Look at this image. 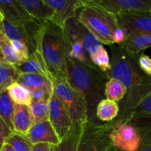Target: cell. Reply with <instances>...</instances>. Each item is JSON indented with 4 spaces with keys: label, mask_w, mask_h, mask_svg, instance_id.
I'll use <instances>...</instances> for the list:
<instances>
[{
    "label": "cell",
    "mask_w": 151,
    "mask_h": 151,
    "mask_svg": "<svg viewBox=\"0 0 151 151\" xmlns=\"http://www.w3.org/2000/svg\"><path fill=\"white\" fill-rule=\"evenodd\" d=\"M138 65L140 69L148 76L151 77V58L147 55H142L139 57Z\"/></svg>",
    "instance_id": "obj_32"
},
{
    "label": "cell",
    "mask_w": 151,
    "mask_h": 151,
    "mask_svg": "<svg viewBox=\"0 0 151 151\" xmlns=\"http://www.w3.org/2000/svg\"><path fill=\"white\" fill-rule=\"evenodd\" d=\"M0 47L6 60L10 64L17 67L24 62L14 48L11 41L2 32L0 33Z\"/></svg>",
    "instance_id": "obj_23"
},
{
    "label": "cell",
    "mask_w": 151,
    "mask_h": 151,
    "mask_svg": "<svg viewBox=\"0 0 151 151\" xmlns=\"http://www.w3.org/2000/svg\"><path fill=\"white\" fill-rule=\"evenodd\" d=\"M118 27H122L127 32H143L151 33V13H125L115 16Z\"/></svg>",
    "instance_id": "obj_12"
},
{
    "label": "cell",
    "mask_w": 151,
    "mask_h": 151,
    "mask_svg": "<svg viewBox=\"0 0 151 151\" xmlns=\"http://www.w3.org/2000/svg\"><path fill=\"white\" fill-rule=\"evenodd\" d=\"M128 89L122 83L114 78H110L106 83L105 96L106 99L117 102L122 100L126 94Z\"/></svg>",
    "instance_id": "obj_26"
},
{
    "label": "cell",
    "mask_w": 151,
    "mask_h": 151,
    "mask_svg": "<svg viewBox=\"0 0 151 151\" xmlns=\"http://www.w3.org/2000/svg\"><path fill=\"white\" fill-rule=\"evenodd\" d=\"M49 102L32 101L29 106L33 116L34 124L49 121L50 119Z\"/></svg>",
    "instance_id": "obj_27"
},
{
    "label": "cell",
    "mask_w": 151,
    "mask_h": 151,
    "mask_svg": "<svg viewBox=\"0 0 151 151\" xmlns=\"http://www.w3.org/2000/svg\"><path fill=\"white\" fill-rule=\"evenodd\" d=\"M0 10L4 19L18 27H24L33 21V17L18 0H0Z\"/></svg>",
    "instance_id": "obj_13"
},
{
    "label": "cell",
    "mask_w": 151,
    "mask_h": 151,
    "mask_svg": "<svg viewBox=\"0 0 151 151\" xmlns=\"http://www.w3.org/2000/svg\"><path fill=\"white\" fill-rule=\"evenodd\" d=\"M7 91L10 98L14 102L15 104L29 106L32 103L30 91L17 82L9 86Z\"/></svg>",
    "instance_id": "obj_24"
},
{
    "label": "cell",
    "mask_w": 151,
    "mask_h": 151,
    "mask_svg": "<svg viewBox=\"0 0 151 151\" xmlns=\"http://www.w3.org/2000/svg\"><path fill=\"white\" fill-rule=\"evenodd\" d=\"M52 86L53 94L61 101L67 110L73 123L89 122L88 106L85 97L75 89L68 82L67 78L49 75Z\"/></svg>",
    "instance_id": "obj_4"
},
{
    "label": "cell",
    "mask_w": 151,
    "mask_h": 151,
    "mask_svg": "<svg viewBox=\"0 0 151 151\" xmlns=\"http://www.w3.org/2000/svg\"><path fill=\"white\" fill-rule=\"evenodd\" d=\"M18 83L32 91L36 89H52V86L48 77L40 74L19 73Z\"/></svg>",
    "instance_id": "obj_19"
},
{
    "label": "cell",
    "mask_w": 151,
    "mask_h": 151,
    "mask_svg": "<svg viewBox=\"0 0 151 151\" xmlns=\"http://www.w3.org/2000/svg\"><path fill=\"white\" fill-rule=\"evenodd\" d=\"M119 113L117 103L109 99H103L98 103L96 109V114L100 120L109 122L113 120Z\"/></svg>",
    "instance_id": "obj_22"
},
{
    "label": "cell",
    "mask_w": 151,
    "mask_h": 151,
    "mask_svg": "<svg viewBox=\"0 0 151 151\" xmlns=\"http://www.w3.org/2000/svg\"><path fill=\"white\" fill-rule=\"evenodd\" d=\"M7 60H6L5 57H4V54L2 52V50H1V47H0V63H7Z\"/></svg>",
    "instance_id": "obj_37"
},
{
    "label": "cell",
    "mask_w": 151,
    "mask_h": 151,
    "mask_svg": "<svg viewBox=\"0 0 151 151\" xmlns=\"http://www.w3.org/2000/svg\"><path fill=\"white\" fill-rule=\"evenodd\" d=\"M5 143L10 145L16 151H31L32 147V144L26 136L16 132L12 133Z\"/></svg>",
    "instance_id": "obj_29"
},
{
    "label": "cell",
    "mask_w": 151,
    "mask_h": 151,
    "mask_svg": "<svg viewBox=\"0 0 151 151\" xmlns=\"http://www.w3.org/2000/svg\"><path fill=\"white\" fill-rule=\"evenodd\" d=\"M109 137L112 146L120 151H138L142 143L141 132L128 123L114 125Z\"/></svg>",
    "instance_id": "obj_7"
},
{
    "label": "cell",
    "mask_w": 151,
    "mask_h": 151,
    "mask_svg": "<svg viewBox=\"0 0 151 151\" xmlns=\"http://www.w3.org/2000/svg\"><path fill=\"white\" fill-rule=\"evenodd\" d=\"M12 133H13V131L8 128L5 122L0 116V150L5 143L7 139L8 138L9 136Z\"/></svg>",
    "instance_id": "obj_33"
},
{
    "label": "cell",
    "mask_w": 151,
    "mask_h": 151,
    "mask_svg": "<svg viewBox=\"0 0 151 151\" xmlns=\"http://www.w3.org/2000/svg\"><path fill=\"white\" fill-rule=\"evenodd\" d=\"M50 119L52 126L60 139H63L70 132L73 122L63 103L55 95H52L49 102Z\"/></svg>",
    "instance_id": "obj_10"
},
{
    "label": "cell",
    "mask_w": 151,
    "mask_h": 151,
    "mask_svg": "<svg viewBox=\"0 0 151 151\" xmlns=\"http://www.w3.org/2000/svg\"><path fill=\"white\" fill-rule=\"evenodd\" d=\"M52 146L49 143H36L32 145L31 151H51Z\"/></svg>",
    "instance_id": "obj_35"
},
{
    "label": "cell",
    "mask_w": 151,
    "mask_h": 151,
    "mask_svg": "<svg viewBox=\"0 0 151 151\" xmlns=\"http://www.w3.org/2000/svg\"><path fill=\"white\" fill-rule=\"evenodd\" d=\"M23 6L24 8L28 12L34 19L38 20L47 22L50 21L55 13V10L44 0H18Z\"/></svg>",
    "instance_id": "obj_18"
},
{
    "label": "cell",
    "mask_w": 151,
    "mask_h": 151,
    "mask_svg": "<svg viewBox=\"0 0 151 151\" xmlns=\"http://www.w3.org/2000/svg\"><path fill=\"white\" fill-rule=\"evenodd\" d=\"M4 16H3L2 13H1V10H0V26H1V24H2V22H3V21H4Z\"/></svg>",
    "instance_id": "obj_38"
},
{
    "label": "cell",
    "mask_w": 151,
    "mask_h": 151,
    "mask_svg": "<svg viewBox=\"0 0 151 151\" xmlns=\"http://www.w3.org/2000/svg\"><path fill=\"white\" fill-rule=\"evenodd\" d=\"M107 126L91 125L88 122L86 126L82 140L78 151H109L111 148Z\"/></svg>",
    "instance_id": "obj_8"
},
{
    "label": "cell",
    "mask_w": 151,
    "mask_h": 151,
    "mask_svg": "<svg viewBox=\"0 0 151 151\" xmlns=\"http://www.w3.org/2000/svg\"><path fill=\"white\" fill-rule=\"evenodd\" d=\"M134 116L151 119V91L139 100L134 107Z\"/></svg>",
    "instance_id": "obj_30"
},
{
    "label": "cell",
    "mask_w": 151,
    "mask_h": 151,
    "mask_svg": "<svg viewBox=\"0 0 151 151\" xmlns=\"http://www.w3.org/2000/svg\"><path fill=\"white\" fill-rule=\"evenodd\" d=\"M110 71L106 73L107 78L118 80L126 86L128 91H132V97L136 105L142 98L151 91V77L140 69L138 61L134 55L124 49L113 48Z\"/></svg>",
    "instance_id": "obj_2"
},
{
    "label": "cell",
    "mask_w": 151,
    "mask_h": 151,
    "mask_svg": "<svg viewBox=\"0 0 151 151\" xmlns=\"http://www.w3.org/2000/svg\"><path fill=\"white\" fill-rule=\"evenodd\" d=\"M128 32L122 29V27H118L114 31L113 35V44H123L126 38Z\"/></svg>",
    "instance_id": "obj_34"
},
{
    "label": "cell",
    "mask_w": 151,
    "mask_h": 151,
    "mask_svg": "<svg viewBox=\"0 0 151 151\" xmlns=\"http://www.w3.org/2000/svg\"><path fill=\"white\" fill-rule=\"evenodd\" d=\"M32 101L35 102H49L53 94L52 89H36L30 91Z\"/></svg>",
    "instance_id": "obj_31"
},
{
    "label": "cell",
    "mask_w": 151,
    "mask_h": 151,
    "mask_svg": "<svg viewBox=\"0 0 151 151\" xmlns=\"http://www.w3.org/2000/svg\"><path fill=\"white\" fill-rule=\"evenodd\" d=\"M13 124L14 132L27 136L34 124L33 116L29 106L15 104Z\"/></svg>",
    "instance_id": "obj_16"
},
{
    "label": "cell",
    "mask_w": 151,
    "mask_h": 151,
    "mask_svg": "<svg viewBox=\"0 0 151 151\" xmlns=\"http://www.w3.org/2000/svg\"><path fill=\"white\" fill-rule=\"evenodd\" d=\"M14 110L15 103L10 98L7 89L1 91L0 92V116L13 132H14L13 124Z\"/></svg>",
    "instance_id": "obj_21"
},
{
    "label": "cell",
    "mask_w": 151,
    "mask_h": 151,
    "mask_svg": "<svg viewBox=\"0 0 151 151\" xmlns=\"http://www.w3.org/2000/svg\"><path fill=\"white\" fill-rule=\"evenodd\" d=\"M26 137L32 145L49 143L52 145H56L61 142L50 121L33 124Z\"/></svg>",
    "instance_id": "obj_14"
},
{
    "label": "cell",
    "mask_w": 151,
    "mask_h": 151,
    "mask_svg": "<svg viewBox=\"0 0 151 151\" xmlns=\"http://www.w3.org/2000/svg\"><path fill=\"white\" fill-rule=\"evenodd\" d=\"M83 7H94L114 16L140 12H151V0H82Z\"/></svg>",
    "instance_id": "obj_6"
},
{
    "label": "cell",
    "mask_w": 151,
    "mask_h": 151,
    "mask_svg": "<svg viewBox=\"0 0 151 151\" xmlns=\"http://www.w3.org/2000/svg\"><path fill=\"white\" fill-rule=\"evenodd\" d=\"M91 61L96 69H100L102 72H104L105 74L109 72L111 68L110 58L103 45L91 57Z\"/></svg>",
    "instance_id": "obj_28"
},
{
    "label": "cell",
    "mask_w": 151,
    "mask_h": 151,
    "mask_svg": "<svg viewBox=\"0 0 151 151\" xmlns=\"http://www.w3.org/2000/svg\"><path fill=\"white\" fill-rule=\"evenodd\" d=\"M66 78L69 84L85 97L88 111L90 109H97L98 103L103 100V91L106 83L98 69L69 58L66 66Z\"/></svg>",
    "instance_id": "obj_3"
},
{
    "label": "cell",
    "mask_w": 151,
    "mask_h": 151,
    "mask_svg": "<svg viewBox=\"0 0 151 151\" xmlns=\"http://www.w3.org/2000/svg\"><path fill=\"white\" fill-rule=\"evenodd\" d=\"M1 32V27H0V33Z\"/></svg>",
    "instance_id": "obj_39"
},
{
    "label": "cell",
    "mask_w": 151,
    "mask_h": 151,
    "mask_svg": "<svg viewBox=\"0 0 151 151\" xmlns=\"http://www.w3.org/2000/svg\"><path fill=\"white\" fill-rule=\"evenodd\" d=\"M150 13H151V12H150Z\"/></svg>",
    "instance_id": "obj_41"
},
{
    "label": "cell",
    "mask_w": 151,
    "mask_h": 151,
    "mask_svg": "<svg viewBox=\"0 0 151 151\" xmlns=\"http://www.w3.org/2000/svg\"><path fill=\"white\" fill-rule=\"evenodd\" d=\"M78 19L102 44H113L114 32L118 27L114 15L94 7H83L80 10Z\"/></svg>",
    "instance_id": "obj_5"
},
{
    "label": "cell",
    "mask_w": 151,
    "mask_h": 151,
    "mask_svg": "<svg viewBox=\"0 0 151 151\" xmlns=\"http://www.w3.org/2000/svg\"><path fill=\"white\" fill-rule=\"evenodd\" d=\"M35 42L36 51L44 60L48 76L66 78V66L69 58L64 29L51 22H45L37 34Z\"/></svg>",
    "instance_id": "obj_1"
},
{
    "label": "cell",
    "mask_w": 151,
    "mask_h": 151,
    "mask_svg": "<svg viewBox=\"0 0 151 151\" xmlns=\"http://www.w3.org/2000/svg\"><path fill=\"white\" fill-rule=\"evenodd\" d=\"M87 124L73 123L70 132L58 145L52 146L51 151H78Z\"/></svg>",
    "instance_id": "obj_15"
},
{
    "label": "cell",
    "mask_w": 151,
    "mask_h": 151,
    "mask_svg": "<svg viewBox=\"0 0 151 151\" xmlns=\"http://www.w3.org/2000/svg\"><path fill=\"white\" fill-rule=\"evenodd\" d=\"M63 29L68 35L75 37L81 40L84 50L90 60L91 57L102 46L100 40L78 21V17L66 21Z\"/></svg>",
    "instance_id": "obj_9"
},
{
    "label": "cell",
    "mask_w": 151,
    "mask_h": 151,
    "mask_svg": "<svg viewBox=\"0 0 151 151\" xmlns=\"http://www.w3.org/2000/svg\"><path fill=\"white\" fill-rule=\"evenodd\" d=\"M1 91H3V90H2V89H1V88H0V92H1Z\"/></svg>",
    "instance_id": "obj_40"
},
{
    "label": "cell",
    "mask_w": 151,
    "mask_h": 151,
    "mask_svg": "<svg viewBox=\"0 0 151 151\" xmlns=\"http://www.w3.org/2000/svg\"><path fill=\"white\" fill-rule=\"evenodd\" d=\"M55 10V13L50 21L52 23L63 29L66 21L78 17V11L83 5L82 0H44Z\"/></svg>",
    "instance_id": "obj_11"
},
{
    "label": "cell",
    "mask_w": 151,
    "mask_h": 151,
    "mask_svg": "<svg viewBox=\"0 0 151 151\" xmlns=\"http://www.w3.org/2000/svg\"><path fill=\"white\" fill-rule=\"evenodd\" d=\"M124 49L131 55H137L139 52L151 47V33L143 32H128L123 43Z\"/></svg>",
    "instance_id": "obj_17"
},
{
    "label": "cell",
    "mask_w": 151,
    "mask_h": 151,
    "mask_svg": "<svg viewBox=\"0 0 151 151\" xmlns=\"http://www.w3.org/2000/svg\"><path fill=\"white\" fill-rule=\"evenodd\" d=\"M19 73L40 74L48 77V72L42 57L38 52L35 51L24 63L16 67Z\"/></svg>",
    "instance_id": "obj_20"
},
{
    "label": "cell",
    "mask_w": 151,
    "mask_h": 151,
    "mask_svg": "<svg viewBox=\"0 0 151 151\" xmlns=\"http://www.w3.org/2000/svg\"><path fill=\"white\" fill-rule=\"evenodd\" d=\"M19 72L16 67L10 63H0V88L7 89L9 86L17 82Z\"/></svg>",
    "instance_id": "obj_25"
},
{
    "label": "cell",
    "mask_w": 151,
    "mask_h": 151,
    "mask_svg": "<svg viewBox=\"0 0 151 151\" xmlns=\"http://www.w3.org/2000/svg\"><path fill=\"white\" fill-rule=\"evenodd\" d=\"M0 151H16V150H15V149L13 148L10 145L7 144V143H4V145L2 146V147H1V150Z\"/></svg>",
    "instance_id": "obj_36"
}]
</instances>
